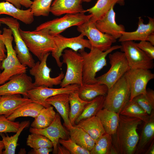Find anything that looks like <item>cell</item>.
Returning a JSON list of instances; mask_svg holds the SVG:
<instances>
[{"label":"cell","instance_id":"cell-1","mask_svg":"<svg viewBox=\"0 0 154 154\" xmlns=\"http://www.w3.org/2000/svg\"><path fill=\"white\" fill-rule=\"evenodd\" d=\"M142 121L137 118L119 114L117 129L112 135L113 147L116 154L135 153L139 138L137 130Z\"/></svg>","mask_w":154,"mask_h":154},{"label":"cell","instance_id":"cell-2","mask_svg":"<svg viewBox=\"0 0 154 154\" xmlns=\"http://www.w3.org/2000/svg\"><path fill=\"white\" fill-rule=\"evenodd\" d=\"M1 39L6 50L7 55L1 61V70L0 74V85L8 81L13 76L26 73L27 67L23 65L18 59L12 42L14 39L11 30L9 28H3Z\"/></svg>","mask_w":154,"mask_h":154},{"label":"cell","instance_id":"cell-3","mask_svg":"<svg viewBox=\"0 0 154 154\" xmlns=\"http://www.w3.org/2000/svg\"><path fill=\"white\" fill-rule=\"evenodd\" d=\"M121 46V45H114L105 51L92 47L88 53L85 49L79 50L83 60V83H96V73L106 65L107 56L114 50L120 49Z\"/></svg>","mask_w":154,"mask_h":154},{"label":"cell","instance_id":"cell-4","mask_svg":"<svg viewBox=\"0 0 154 154\" xmlns=\"http://www.w3.org/2000/svg\"><path fill=\"white\" fill-rule=\"evenodd\" d=\"M19 32L29 51L39 61L47 53L56 50L53 36L35 30L24 31L20 28Z\"/></svg>","mask_w":154,"mask_h":154},{"label":"cell","instance_id":"cell-5","mask_svg":"<svg viewBox=\"0 0 154 154\" xmlns=\"http://www.w3.org/2000/svg\"><path fill=\"white\" fill-rule=\"evenodd\" d=\"M130 94L129 86L123 75L108 89L104 108L119 114L129 100Z\"/></svg>","mask_w":154,"mask_h":154},{"label":"cell","instance_id":"cell-6","mask_svg":"<svg viewBox=\"0 0 154 154\" xmlns=\"http://www.w3.org/2000/svg\"><path fill=\"white\" fill-rule=\"evenodd\" d=\"M82 13L76 14H66L62 17L45 22L37 26L35 29L54 36L60 34L68 28L77 27L89 20L92 15Z\"/></svg>","mask_w":154,"mask_h":154},{"label":"cell","instance_id":"cell-7","mask_svg":"<svg viewBox=\"0 0 154 154\" xmlns=\"http://www.w3.org/2000/svg\"><path fill=\"white\" fill-rule=\"evenodd\" d=\"M62 54V62L67 66L66 71L60 85L64 87L72 84H82L83 58L80 53L70 49H65Z\"/></svg>","mask_w":154,"mask_h":154},{"label":"cell","instance_id":"cell-8","mask_svg":"<svg viewBox=\"0 0 154 154\" xmlns=\"http://www.w3.org/2000/svg\"><path fill=\"white\" fill-rule=\"evenodd\" d=\"M111 67L105 73L96 78V83L111 87L130 69L123 52L117 51L109 55Z\"/></svg>","mask_w":154,"mask_h":154},{"label":"cell","instance_id":"cell-9","mask_svg":"<svg viewBox=\"0 0 154 154\" xmlns=\"http://www.w3.org/2000/svg\"><path fill=\"white\" fill-rule=\"evenodd\" d=\"M18 20L12 17H1L0 26L5 25L11 30L15 44L14 48L18 59L23 65L31 68L35 63L20 34V24Z\"/></svg>","mask_w":154,"mask_h":154},{"label":"cell","instance_id":"cell-10","mask_svg":"<svg viewBox=\"0 0 154 154\" xmlns=\"http://www.w3.org/2000/svg\"><path fill=\"white\" fill-rule=\"evenodd\" d=\"M95 23L90 18L77 26V30L88 38L92 47L103 51L107 50L116 42V39L110 35L100 32L96 27Z\"/></svg>","mask_w":154,"mask_h":154},{"label":"cell","instance_id":"cell-11","mask_svg":"<svg viewBox=\"0 0 154 154\" xmlns=\"http://www.w3.org/2000/svg\"><path fill=\"white\" fill-rule=\"evenodd\" d=\"M120 49L125 54L130 69L150 70L154 66L153 59L139 48L133 41L121 42Z\"/></svg>","mask_w":154,"mask_h":154},{"label":"cell","instance_id":"cell-12","mask_svg":"<svg viewBox=\"0 0 154 154\" xmlns=\"http://www.w3.org/2000/svg\"><path fill=\"white\" fill-rule=\"evenodd\" d=\"M50 52L45 54L42 59L37 62L29 70L30 74L34 77L33 82L35 87L45 86L52 88L54 86L60 84L64 76L62 71L57 76L51 77V68L47 64L48 58Z\"/></svg>","mask_w":154,"mask_h":154},{"label":"cell","instance_id":"cell-13","mask_svg":"<svg viewBox=\"0 0 154 154\" xmlns=\"http://www.w3.org/2000/svg\"><path fill=\"white\" fill-rule=\"evenodd\" d=\"M54 36L56 50L52 52V56L55 59L58 66L61 68L63 64L60 60L62 52L68 48L75 52L84 50L87 48L90 49L92 46L89 40L84 38V36L80 34L77 37L67 38L60 34Z\"/></svg>","mask_w":154,"mask_h":154},{"label":"cell","instance_id":"cell-14","mask_svg":"<svg viewBox=\"0 0 154 154\" xmlns=\"http://www.w3.org/2000/svg\"><path fill=\"white\" fill-rule=\"evenodd\" d=\"M124 76L130 89L129 101L139 94H145L148 83L154 78V74L150 70L142 69H129Z\"/></svg>","mask_w":154,"mask_h":154},{"label":"cell","instance_id":"cell-15","mask_svg":"<svg viewBox=\"0 0 154 154\" xmlns=\"http://www.w3.org/2000/svg\"><path fill=\"white\" fill-rule=\"evenodd\" d=\"M0 85V96L20 94L27 97L28 91L35 87L31 78L26 73L14 75Z\"/></svg>","mask_w":154,"mask_h":154},{"label":"cell","instance_id":"cell-16","mask_svg":"<svg viewBox=\"0 0 154 154\" xmlns=\"http://www.w3.org/2000/svg\"><path fill=\"white\" fill-rule=\"evenodd\" d=\"M80 85L77 84H72L64 87L53 88L45 86L35 87L28 91L27 97L33 102L40 104L44 107L51 106L46 102L48 98L56 95L66 93L70 94L77 90Z\"/></svg>","mask_w":154,"mask_h":154},{"label":"cell","instance_id":"cell-17","mask_svg":"<svg viewBox=\"0 0 154 154\" xmlns=\"http://www.w3.org/2000/svg\"><path fill=\"white\" fill-rule=\"evenodd\" d=\"M29 131L31 133H38L47 137L52 143L53 145V154H57V146L59 140L61 139H67L69 134L67 131L63 126L59 114H56L53 122L48 127L42 129H37L31 127Z\"/></svg>","mask_w":154,"mask_h":154},{"label":"cell","instance_id":"cell-18","mask_svg":"<svg viewBox=\"0 0 154 154\" xmlns=\"http://www.w3.org/2000/svg\"><path fill=\"white\" fill-rule=\"evenodd\" d=\"M114 5L95 23L96 27L100 32L110 35L117 39L121 37V32L125 31V28L123 25H118L116 23V13L114 9Z\"/></svg>","mask_w":154,"mask_h":154},{"label":"cell","instance_id":"cell-19","mask_svg":"<svg viewBox=\"0 0 154 154\" xmlns=\"http://www.w3.org/2000/svg\"><path fill=\"white\" fill-rule=\"evenodd\" d=\"M149 22L145 24L143 19L139 17L138 26L137 30L133 32L125 31L121 32L122 35L119 38V41L122 42L128 40H146L148 36L154 32V19L148 17Z\"/></svg>","mask_w":154,"mask_h":154},{"label":"cell","instance_id":"cell-20","mask_svg":"<svg viewBox=\"0 0 154 154\" xmlns=\"http://www.w3.org/2000/svg\"><path fill=\"white\" fill-rule=\"evenodd\" d=\"M82 2V0H54L52 3L50 12L55 16L85 13Z\"/></svg>","mask_w":154,"mask_h":154},{"label":"cell","instance_id":"cell-21","mask_svg":"<svg viewBox=\"0 0 154 154\" xmlns=\"http://www.w3.org/2000/svg\"><path fill=\"white\" fill-rule=\"evenodd\" d=\"M69 94L62 93L56 95L46 100V102L56 109L64 121V125L68 129L72 126L69 119L70 106L69 101Z\"/></svg>","mask_w":154,"mask_h":154},{"label":"cell","instance_id":"cell-22","mask_svg":"<svg viewBox=\"0 0 154 154\" xmlns=\"http://www.w3.org/2000/svg\"><path fill=\"white\" fill-rule=\"evenodd\" d=\"M28 97H22L20 94L6 95L0 98V115L7 117L20 106L32 102Z\"/></svg>","mask_w":154,"mask_h":154},{"label":"cell","instance_id":"cell-23","mask_svg":"<svg viewBox=\"0 0 154 154\" xmlns=\"http://www.w3.org/2000/svg\"><path fill=\"white\" fill-rule=\"evenodd\" d=\"M2 14L9 15L26 25H30L34 21V16L30 8L21 9L7 1L0 2V15Z\"/></svg>","mask_w":154,"mask_h":154},{"label":"cell","instance_id":"cell-24","mask_svg":"<svg viewBox=\"0 0 154 154\" xmlns=\"http://www.w3.org/2000/svg\"><path fill=\"white\" fill-rule=\"evenodd\" d=\"M74 126L82 128L95 142L106 133L100 119L96 115L83 119Z\"/></svg>","mask_w":154,"mask_h":154},{"label":"cell","instance_id":"cell-25","mask_svg":"<svg viewBox=\"0 0 154 154\" xmlns=\"http://www.w3.org/2000/svg\"><path fill=\"white\" fill-rule=\"evenodd\" d=\"M104 84L83 83L77 91L79 97L84 100L90 101L100 96H105L108 90Z\"/></svg>","mask_w":154,"mask_h":154},{"label":"cell","instance_id":"cell-26","mask_svg":"<svg viewBox=\"0 0 154 154\" xmlns=\"http://www.w3.org/2000/svg\"><path fill=\"white\" fill-rule=\"evenodd\" d=\"M100 119L106 133L113 135L117 129L119 119V114L103 108L96 115Z\"/></svg>","mask_w":154,"mask_h":154},{"label":"cell","instance_id":"cell-27","mask_svg":"<svg viewBox=\"0 0 154 154\" xmlns=\"http://www.w3.org/2000/svg\"><path fill=\"white\" fill-rule=\"evenodd\" d=\"M77 90L70 94L69 96L70 106L69 119L73 126L75 125L76 120L91 101H87L82 99L79 96Z\"/></svg>","mask_w":154,"mask_h":154},{"label":"cell","instance_id":"cell-28","mask_svg":"<svg viewBox=\"0 0 154 154\" xmlns=\"http://www.w3.org/2000/svg\"><path fill=\"white\" fill-rule=\"evenodd\" d=\"M70 138L80 147L90 151L95 144V141L82 128L73 126L68 129Z\"/></svg>","mask_w":154,"mask_h":154},{"label":"cell","instance_id":"cell-29","mask_svg":"<svg viewBox=\"0 0 154 154\" xmlns=\"http://www.w3.org/2000/svg\"><path fill=\"white\" fill-rule=\"evenodd\" d=\"M145 123V124L135 150L137 154H140L143 152L147 145L154 138V110L152 111L150 115L148 121Z\"/></svg>","mask_w":154,"mask_h":154},{"label":"cell","instance_id":"cell-30","mask_svg":"<svg viewBox=\"0 0 154 154\" xmlns=\"http://www.w3.org/2000/svg\"><path fill=\"white\" fill-rule=\"evenodd\" d=\"M44 107L40 104L32 102L20 106L6 117L13 121L16 118L21 117H31L35 118Z\"/></svg>","mask_w":154,"mask_h":154},{"label":"cell","instance_id":"cell-31","mask_svg":"<svg viewBox=\"0 0 154 154\" xmlns=\"http://www.w3.org/2000/svg\"><path fill=\"white\" fill-rule=\"evenodd\" d=\"M29 124V121H22L20 123V126L18 131L12 136L10 137L7 134L5 135L3 133H0V135L2 138V141L4 144L5 149L3 151V154L15 153L19 137L23 129L28 127Z\"/></svg>","mask_w":154,"mask_h":154},{"label":"cell","instance_id":"cell-32","mask_svg":"<svg viewBox=\"0 0 154 154\" xmlns=\"http://www.w3.org/2000/svg\"><path fill=\"white\" fill-rule=\"evenodd\" d=\"M56 113L51 106L44 107L38 115L35 118L31 124V127L37 129H42L49 125L53 121Z\"/></svg>","mask_w":154,"mask_h":154},{"label":"cell","instance_id":"cell-33","mask_svg":"<svg viewBox=\"0 0 154 154\" xmlns=\"http://www.w3.org/2000/svg\"><path fill=\"white\" fill-rule=\"evenodd\" d=\"M116 3V0H98L93 7L86 10V12L91 14V19L95 22L102 18Z\"/></svg>","mask_w":154,"mask_h":154},{"label":"cell","instance_id":"cell-34","mask_svg":"<svg viewBox=\"0 0 154 154\" xmlns=\"http://www.w3.org/2000/svg\"><path fill=\"white\" fill-rule=\"evenodd\" d=\"M119 114L138 118L144 123L148 121L150 117V115L133 100L129 101Z\"/></svg>","mask_w":154,"mask_h":154},{"label":"cell","instance_id":"cell-35","mask_svg":"<svg viewBox=\"0 0 154 154\" xmlns=\"http://www.w3.org/2000/svg\"><path fill=\"white\" fill-rule=\"evenodd\" d=\"M105 96H99L91 100L76 120L75 125L83 119L96 115L100 110L104 108Z\"/></svg>","mask_w":154,"mask_h":154},{"label":"cell","instance_id":"cell-36","mask_svg":"<svg viewBox=\"0 0 154 154\" xmlns=\"http://www.w3.org/2000/svg\"><path fill=\"white\" fill-rule=\"evenodd\" d=\"M90 154H116L112 143V135L106 133L95 142Z\"/></svg>","mask_w":154,"mask_h":154},{"label":"cell","instance_id":"cell-37","mask_svg":"<svg viewBox=\"0 0 154 154\" xmlns=\"http://www.w3.org/2000/svg\"><path fill=\"white\" fill-rule=\"evenodd\" d=\"M132 100L137 103L149 115L154 109V91L152 89L147 90L145 94H139Z\"/></svg>","mask_w":154,"mask_h":154},{"label":"cell","instance_id":"cell-38","mask_svg":"<svg viewBox=\"0 0 154 154\" xmlns=\"http://www.w3.org/2000/svg\"><path fill=\"white\" fill-rule=\"evenodd\" d=\"M26 143L28 146L33 149L53 147L52 143L50 140L45 136L38 133H31L29 135Z\"/></svg>","mask_w":154,"mask_h":154},{"label":"cell","instance_id":"cell-39","mask_svg":"<svg viewBox=\"0 0 154 154\" xmlns=\"http://www.w3.org/2000/svg\"><path fill=\"white\" fill-rule=\"evenodd\" d=\"M53 0H33L29 8L34 16L47 17L49 14Z\"/></svg>","mask_w":154,"mask_h":154},{"label":"cell","instance_id":"cell-40","mask_svg":"<svg viewBox=\"0 0 154 154\" xmlns=\"http://www.w3.org/2000/svg\"><path fill=\"white\" fill-rule=\"evenodd\" d=\"M59 143L65 147L70 154H90V151L80 147L70 138L66 139H60Z\"/></svg>","mask_w":154,"mask_h":154},{"label":"cell","instance_id":"cell-41","mask_svg":"<svg viewBox=\"0 0 154 154\" xmlns=\"http://www.w3.org/2000/svg\"><path fill=\"white\" fill-rule=\"evenodd\" d=\"M20 126L19 122L10 121L4 115H0V133H16Z\"/></svg>","mask_w":154,"mask_h":154},{"label":"cell","instance_id":"cell-42","mask_svg":"<svg viewBox=\"0 0 154 154\" xmlns=\"http://www.w3.org/2000/svg\"><path fill=\"white\" fill-rule=\"evenodd\" d=\"M135 45L153 59H154V46L146 40L141 41Z\"/></svg>","mask_w":154,"mask_h":154},{"label":"cell","instance_id":"cell-43","mask_svg":"<svg viewBox=\"0 0 154 154\" xmlns=\"http://www.w3.org/2000/svg\"><path fill=\"white\" fill-rule=\"evenodd\" d=\"M52 148L44 147L37 149H33L28 153L30 154H48L53 151Z\"/></svg>","mask_w":154,"mask_h":154},{"label":"cell","instance_id":"cell-44","mask_svg":"<svg viewBox=\"0 0 154 154\" xmlns=\"http://www.w3.org/2000/svg\"><path fill=\"white\" fill-rule=\"evenodd\" d=\"M57 154H70V152L65 147L62 145H60L59 143L57 146Z\"/></svg>","mask_w":154,"mask_h":154},{"label":"cell","instance_id":"cell-45","mask_svg":"<svg viewBox=\"0 0 154 154\" xmlns=\"http://www.w3.org/2000/svg\"><path fill=\"white\" fill-rule=\"evenodd\" d=\"M14 5L17 8L20 9L22 6V0H4Z\"/></svg>","mask_w":154,"mask_h":154},{"label":"cell","instance_id":"cell-46","mask_svg":"<svg viewBox=\"0 0 154 154\" xmlns=\"http://www.w3.org/2000/svg\"><path fill=\"white\" fill-rule=\"evenodd\" d=\"M32 3L31 0H22L21 5L26 8H30Z\"/></svg>","mask_w":154,"mask_h":154},{"label":"cell","instance_id":"cell-47","mask_svg":"<svg viewBox=\"0 0 154 154\" xmlns=\"http://www.w3.org/2000/svg\"><path fill=\"white\" fill-rule=\"evenodd\" d=\"M146 41L150 43L152 45H154V33H152L149 34L147 37Z\"/></svg>","mask_w":154,"mask_h":154},{"label":"cell","instance_id":"cell-48","mask_svg":"<svg viewBox=\"0 0 154 154\" xmlns=\"http://www.w3.org/2000/svg\"><path fill=\"white\" fill-rule=\"evenodd\" d=\"M2 33V31L0 28V49L3 52H6L5 46L1 38Z\"/></svg>","mask_w":154,"mask_h":154},{"label":"cell","instance_id":"cell-49","mask_svg":"<svg viewBox=\"0 0 154 154\" xmlns=\"http://www.w3.org/2000/svg\"><path fill=\"white\" fill-rule=\"evenodd\" d=\"M154 142L152 143L151 146L148 151L146 152L145 154H154Z\"/></svg>","mask_w":154,"mask_h":154},{"label":"cell","instance_id":"cell-50","mask_svg":"<svg viewBox=\"0 0 154 154\" xmlns=\"http://www.w3.org/2000/svg\"><path fill=\"white\" fill-rule=\"evenodd\" d=\"M5 52L0 49V61H2L6 57Z\"/></svg>","mask_w":154,"mask_h":154},{"label":"cell","instance_id":"cell-51","mask_svg":"<svg viewBox=\"0 0 154 154\" xmlns=\"http://www.w3.org/2000/svg\"><path fill=\"white\" fill-rule=\"evenodd\" d=\"M4 148V146L2 141H0V154H3V149Z\"/></svg>","mask_w":154,"mask_h":154},{"label":"cell","instance_id":"cell-52","mask_svg":"<svg viewBox=\"0 0 154 154\" xmlns=\"http://www.w3.org/2000/svg\"><path fill=\"white\" fill-rule=\"evenodd\" d=\"M116 4H118L120 6H123L125 4V0H116Z\"/></svg>","mask_w":154,"mask_h":154},{"label":"cell","instance_id":"cell-53","mask_svg":"<svg viewBox=\"0 0 154 154\" xmlns=\"http://www.w3.org/2000/svg\"><path fill=\"white\" fill-rule=\"evenodd\" d=\"M92 0H82L83 2L88 3L91 2Z\"/></svg>","mask_w":154,"mask_h":154},{"label":"cell","instance_id":"cell-54","mask_svg":"<svg viewBox=\"0 0 154 154\" xmlns=\"http://www.w3.org/2000/svg\"><path fill=\"white\" fill-rule=\"evenodd\" d=\"M1 61H0V74L1 73Z\"/></svg>","mask_w":154,"mask_h":154},{"label":"cell","instance_id":"cell-55","mask_svg":"<svg viewBox=\"0 0 154 154\" xmlns=\"http://www.w3.org/2000/svg\"><path fill=\"white\" fill-rule=\"evenodd\" d=\"M1 97V96H0V97Z\"/></svg>","mask_w":154,"mask_h":154}]
</instances>
